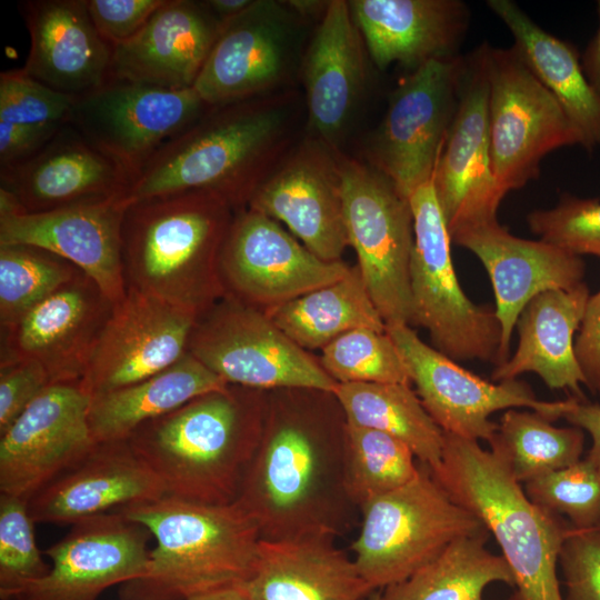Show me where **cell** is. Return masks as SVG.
<instances>
[{
  "label": "cell",
  "mask_w": 600,
  "mask_h": 600,
  "mask_svg": "<svg viewBox=\"0 0 600 600\" xmlns=\"http://www.w3.org/2000/svg\"><path fill=\"white\" fill-rule=\"evenodd\" d=\"M237 501L261 540L333 538L356 507L346 487V418L331 392L272 390Z\"/></svg>",
  "instance_id": "1"
},
{
  "label": "cell",
  "mask_w": 600,
  "mask_h": 600,
  "mask_svg": "<svg viewBox=\"0 0 600 600\" xmlns=\"http://www.w3.org/2000/svg\"><path fill=\"white\" fill-rule=\"evenodd\" d=\"M302 102L297 92L269 94L211 107L166 142L133 179L129 203L203 190L234 210L298 143Z\"/></svg>",
  "instance_id": "2"
},
{
  "label": "cell",
  "mask_w": 600,
  "mask_h": 600,
  "mask_svg": "<svg viewBox=\"0 0 600 600\" xmlns=\"http://www.w3.org/2000/svg\"><path fill=\"white\" fill-rule=\"evenodd\" d=\"M267 401L266 391L229 384L141 424L127 440L166 494L228 504L259 444Z\"/></svg>",
  "instance_id": "3"
},
{
  "label": "cell",
  "mask_w": 600,
  "mask_h": 600,
  "mask_svg": "<svg viewBox=\"0 0 600 600\" xmlns=\"http://www.w3.org/2000/svg\"><path fill=\"white\" fill-rule=\"evenodd\" d=\"M234 212L203 190L130 203L122 224L127 287L199 317L226 296L219 263Z\"/></svg>",
  "instance_id": "4"
},
{
  "label": "cell",
  "mask_w": 600,
  "mask_h": 600,
  "mask_svg": "<svg viewBox=\"0 0 600 600\" xmlns=\"http://www.w3.org/2000/svg\"><path fill=\"white\" fill-rule=\"evenodd\" d=\"M156 540L146 573L121 584V600H187L242 584L261 542L238 502L207 504L164 494L118 510Z\"/></svg>",
  "instance_id": "5"
},
{
  "label": "cell",
  "mask_w": 600,
  "mask_h": 600,
  "mask_svg": "<svg viewBox=\"0 0 600 600\" xmlns=\"http://www.w3.org/2000/svg\"><path fill=\"white\" fill-rule=\"evenodd\" d=\"M443 434L441 461L430 471L494 537L514 580L510 600H564L557 568L571 524L534 504L497 453Z\"/></svg>",
  "instance_id": "6"
},
{
  "label": "cell",
  "mask_w": 600,
  "mask_h": 600,
  "mask_svg": "<svg viewBox=\"0 0 600 600\" xmlns=\"http://www.w3.org/2000/svg\"><path fill=\"white\" fill-rule=\"evenodd\" d=\"M361 511V529L351 549L358 571L373 591L408 579L459 538L489 534L422 463L411 482Z\"/></svg>",
  "instance_id": "7"
},
{
  "label": "cell",
  "mask_w": 600,
  "mask_h": 600,
  "mask_svg": "<svg viewBox=\"0 0 600 600\" xmlns=\"http://www.w3.org/2000/svg\"><path fill=\"white\" fill-rule=\"evenodd\" d=\"M414 242L410 262L412 326L428 330L432 347L453 361L502 364V328L494 308L463 292L451 259V239L432 180L409 197Z\"/></svg>",
  "instance_id": "8"
},
{
  "label": "cell",
  "mask_w": 600,
  "mask_h": 600,
  "mask_svg": "<svg viewBox=\"0 0 600 600\" xmlns=\"http://www.w3.org/2000/svg\"><path fill=\"white\" fill-rule=\"evenodd\" d=\"M480 47L489 84L492 173L506 197L539 177L548 153L582 140L559 101L513 47L487 42Z\"/></svg>",
  "instance_id": "9"
},
{
  "label": "cell",
  "mask_w": 600,
  "mask_h": 600,
  "mask_svg": "<svg viewBox=\"0 0 600 600\" xmlns=\"http://www.w3.org/2000/svg\"><path fill=\"white\" fill-rule=\"evenodd\" d=\"M349 246L386 328L412 326L410 262L414 242L409 200L370 164L338 154Z\"/></svg>",
  "instance_id": "10"
},
{
  "label": "cell",
  "mask_w": 600,
  "mask_h": 600,
  "mask_svg": "<svg viewBox=\"0 0 600 600\" xmlns=\"http://www.w3.org/2000/svg\"><path fill=\"white\" fill-rule=\"evenodd\" d=\"M188 352L228 384L331 393L338 386L263 311L229 296L197 318Z\"/></svg>",
  "instance_id": "11"
},
{
  "label": "cell",
  "mask_w": 600,
  "mask_h": 600,
  "mask_svg": "<svg viewBox=\"0 0 600 600\" xmlns=\"http://www.w3.org/2000/svg\"><path fill=\"white\" fill-rule=\"evenodd\" d=\"M467 68L461 56L432 60L403 78L392 91L384 117L372 134L367 157L409 200L432 180L453 121Z\"/></svg>",
  "instance_id": "12"
},
{
  "label": "cell",
  "mask_w": 600,
  "mask_h": 600,
  "mask_svg": "<svg viewBox=\"0 0 600 600\" xmlns=\"http://www.w3.org/2000/svg\"><path fill=\"white\" fill-rule=\"evenodd\" d=\"M210 108L193 88L111 80L76 98L67 122L119 166L132 183L166 142Z\"/></svg>",
  "instance_id": "13"
},
{
  "label": "cell",
  "mask_w": 600,
  "mask_h": 600,
  "mask_svg": "<svg viewBox=\"0 0 600 600\" xmlns=\"http://www.w3.org/2000/svg\"><path fill=\"white\" fill-rule=\"evenodd\" d=\"M386 331L407 367L421 403L444 433L489 442L498 428L489 419L493 412L529 408L553 422L563 418L577 399L539 400L524 381L493 383L468 371L424 343L410 326L387 327Z\"/></svg>",
  "instance_id": "14"
},
{
  "label": "cell",
  "mask_w": 600,
  "mask_h": 600,
  "mask_svg": "<svg viewBox=\"0 0 600 600\" xmlns=\"http://www.w3.org/2000/svg\"><path fill=\"white\" fill-rule=\"evenodd\" d=\"M226 296L261 311L342 279L351 268L314 256L278 222L236 210L220 254Z\"/></svg>",
  "instance_id": "15"
},
{
  "label": "cell",
  "mask_w": 600,
  "mask_h": 600,
  "mask_svg": "<svg viewBox=\"0 0 600 600\" xmlns=\"http://www.w3.org/2000/svg\"><path fill=\"white\" fill-rule=\"evenodd\" d=\"M300 20L284 1L254 0L221 23L193 89L210 107L280 91L291 72Z\"/></svg>",
  "instance_id": "16"
},
{
  "label": "cell",
  "mask_w": 600,
  "mask_h": 600,
  "mask_svg": "<svg viewBox=\"0 0 600 600\" xmlns=\"http://www.w3.org/2000/svg\"><path fill=\"white\" fill-rule=\"evenodd\" d=\"M150 532L118 510L72 524L43 551L49 572L0 591L1 600H97L108 588L142 577L149 563Z\"/></svg>",
  "instance_id": "17"
},
{
  "label": "cell",
  "mask_w": 600,
  "mask_h": 600,
  "mask_svg": "<svg viewBox=\"0 0 600 600\" xmlns=\"http://www.w3.org/2000/svg\"><path fill=\"white\" fill-rule=\"evenodd\" d=\"M80 382L49 384L0 436V493L29 500L97 444Z\"/></svg>",
  "instance_id": "18"
},
{
  "label": "cell",
  "mask_w": 600,
  "mask_h": 600,
  "mask_svg": "<svg viewBox=\"0 0 600 600\" xmlns=\"http://www.w3.org/2000/svg\"><path fill=\"white\" fill-rule=\"evenodd\" d=\"M339 150L298 142L262 181L247 208L283 222L318 258L334 262L349 246Z\"/></svg>",
  "instance_id": "19"
},
{
  "label": "cell",
  "mask_w": 600,
  "mask_h": 600,
  "mask_svg": "<svg viewBox=\"0 0 600 600\" xmlns=\"http://www.w3.org/2000/svg\"><path fill=\"white\" fill-rule=\"evenodd\" d=\"M198 316L127 287L114 303L80 381L91 397L118 390L171 367L188 353Z\"/></svg>",
  "instance_id": "20"
},
{
  "label": "cell",
  "mask_w": 600,
  "mask_h": 600,
  "mask_svg": "<svg viewBox=\"0 0 600 600\" xmlns=\"http://www.w3.org/2000/svg\"><path fill=\"white\" fill-rule=\"evenodd\" d=\"M488 102L479 47L467 58L458 108L432 176L450 237L460 229L498 220L504 198L492 173Z\"/></svg>",
  "instance_id": "21"
},
{
  "label": "cell",
  "mask_w": 600,
  "mask_h": 600,
  "mask_svg": "<svg viewBox=\"0 0 600 600\" xmlns=\"http://www.w3.org/2000/svg\"><path fill=\"white\" fill-rule=\"evenodd\" d=\"M114 302L80 271L28 311L0 329V362L32 359L51 383L80 382Z\"/></svg>",
  "instance_id": "22"
},
{
  "label": "cell",
  "mask_w": 600,
  "mask_h": 600,
  "mask_svg": "<svg viewBox=\"0 0 600 600\" xmlns=\"http://www.w3.org/2000/svg\"><path fill=\"white\" fill-rule=\"evenodd\" d=\"M130 178L66 122L30 159L0 169V211L40 213L124 197Z\"/></svg>",
  "instance_id": "23"
},
{
  "label": "cell",
  "mask_w": 600,
  "mask_h": 600,
  "mask_svg": "<svg viewBox=\"0 0 600 600\" xmlns=\"http://www.w3.org/2000/svg\"><path fill=\"white\" fill-rule=\"evenodd\" d=\"M124 197L40 213L0 211V246L49 250L92 278L112 302L127 291L122 263Z\"/></svg>",
  "instance_id": "24"
},
{
  "label": "cell",
  "mask_w": 600,
  "mask_h": 600,
  "mask_svg": "<svg viewBox=\"0 0 600 600\" xmlns=\"http://www.w3.org/2000/svg\"><path fill=\"white\" fill-rule=\"evenodd\" d=\"M450 239L474 253L489 273L502 328L504 362L510 358L511 336L526 304L543 291L569 290L583 282L586 264L580 256L540 239L516 237L498 220L460 229Z\"/></svg>",
  "instance_id": "25"
},
{
  "label": "cell",
  "mask_w": 600,
  "mask_h": 600,
  "mask_svg": "<svg viewBox=\"0 0 600 600\" xmlns=\"http://www.w3.org/2000/svg\"><path fill=\"white\" fill-rule=\"evenodd\" d=\"M19 9L30 36L28 76L74 98L112 80L113 47L94 27L87 0H28Z\"/></svg>",
  "instance_id": "26"
},
{
  "label": "cell",
  "mask_w": 600,
  "mask_h": 600,
  "mask_svg": "<svg viewBox=\"0 0 600 600\" xmlns=\"http://www.w3.org/2000/svg\"><path fill=\"white\" fill-rule=\"evenodd\" d=\"M164 488L128 440L97 442L77 464L28 500L32 520L74 524L159 499Z\"/></svg>",
  "instance_id": "27"
},
{
  "label": "cell",
  "mask_w": 600,
  "mask_h": 600,
  "mask_svg": "<svg viewBox=\"0 0 600 600\" xmlns=\"http://www.w3.org/2000/svg\"><path fill=\"white\" fill-rule=\"evenodd\" d=\"M363 38L348 1H329L302 61L307 124L331 149L351 120L367 79Z\"/></svg>",
  "instance_id": "28"
},
{
  "label": "cell",
  "mask_w": 600,
  "mask_h": 600,
  "mask_svg": "<svg viewBox=\"0 0 600 600\" xmlns=\"http://www.w3.org/2000/svg\"><path fill=\"white\" fill-rule=\"evenodd\" d=\"M220 28L204 1L166 0L133 38L113 47L112 80L193 88Z\"/></svg>",
  "instance_id": "29"
},
{
  "label": "cell",
  "mask_w": 600,
  "mask_h": 600,
  "mask_svg": "<svg viewBox=\"0 0 600 600\" xmlns=\"http://www.w3.org/2000/svg\"><path fill=\"white\" fill-rule=\"evenodd\" d=\"M353 20L374 64L411 72L432 60L458 57L470 22L461 0H353Z\"/></svg>",
  "instance_id": "30"
},
{
  "label": "cell",
  "mask_w": 600,
  "mask_h": 600,
  "mask_svg": "<svg viewBox=\"0 0 600 600\" xmlns=\"http://www.w3.org/2000/svg\"><path fill=\"white\" fill-rule=\"evenodd\" d=\"M240 588L248 600H366L373 592L328 537L261 540L253 572Z\"/></svg>",
  "instance_id": "31"
},
{
  "label": "cell",
  "mask_w": 600,
  "mask_h": 600,
  "mask_svg": "<svg viewBox=\"0 0 600 600\" xmlns=\"http://www.w3.org/2000/svg\"><path fill=\"white\" fill-rule=\"evenodd\" d=\"M589 297L584 281L569 290L553 289L534 296L516 324L518 348L504 363L494 367L492 380H513L522 373L534 372L548 388L568 390L572 397L586 401L573 334L579 330Z\"/></svg>",
  "instance_id": "32"
},
{
  "label": "cell",
  "mask_w": 600,
  "mask_h": 600,
  "mask_svg": "<svg viewBox=\"0 0 600 600\" xmlns=\"http://www.w3.org/2000/svg\"><path fill=\"white\" fill-rule=\"evenodd\" d=\"M487 6L513 36V48L554 96L581 136V146L600 147V97L584 76L576 48L539 27L511 0H488Z\"/></svg>",
  "instance_id": "33"
},
{
  "label": "cell",
  "mask_w": 600,
  "mask_h": 600,
  "mask_svg": "<svg viewBox=\"0 0 600 600\" xmlns=\"http://www.w3.org/2000/svg\"><path fill=\"white\" fill-rule=\"evenodd\" d=\"M229 386L189 352L166 370L91 398L89 424L96 442L127 440L141 424L193 398Z\"/></svg>",
  "instance_id": "34"
},
{
  "label": "cell",
  "mask_w": 600,
  "mask_h": 600,
  "mask_svg": "<svg viewBox=\"0 0 600 600\" xmlns=\"http://www.w3.org/2000/svg\"><path fill=\"white\" fill-rule=\"evenodd\" d=\"M263 312L304 350L322 349L359 328L386 331L357 266L342 279Z\"/></svg>",
  "instance_id": "35"
},
{
  "label": "cell",
  "mask_w": 600,
  "mask_h": 600,
  "mask_svg": "<svg viewBox=\"0 0 600 600\" xmlns=\"http://www.w3.org/2000/svg\"><path fill=\"white\" fill-rule=\"evenodd\" d=\"M346 422L406 442L429 469L442 458L444 434L418 394L403 383H339L333 391Z\"/></svg>",
  "instance_id": "36"
},
{
  "label": "cell",
  "mask_w": 600,
  "mask_h": 600,
  "mask_svg": "<svg viewBox=\"0 0 600 600\" xmlns=\"http://www.w3.org/2000/svg\"><path fill=\"white\" fill-rule=\"evenodd\" d=\"M488 534L462 537L408 579L389 586L382 600H483L494 582L514 584L502 556L486 548Z\"/></svg>",
  "instance_id": "37"
},
{
  "label": "cell",
  "mask_w": 600,
  "mask_h": 600,
  "mask_svg": "<svg viewBox=\"0 0 600 600\" xmlns=\"http://www.w3.org/2000/svg\"><path fill=\"white\" fill-rule=\"evenodd\" d=\"M489 444L514 479L524 484L579 461L584 432L574 426L554 427L536 411L509 409L502 414Z\"/></svg>",
  "instance_id": "38"
},
{
  "label": "cell",
  "mask_w": 600,
  "mask_h": 600,
  "mask_svg": "<svg viewBox=\"0 0 600 600\" xmlns=\"http://www.w3.org/2000/svg\"><path fill=\"white\" fill-rule=\"evenodd\" d=\"M417 460L402 440L346 422V487L356 507L411 482L420 471Z\"/></svg>",
  "instance_id": "39"
},
{
  "label": "cell",
  "mask_w": 600,
  "mask_h": 600,
  "mask_svg": "<svg viewBox=\"0 0 600 600\" xmlns=\"http://www.w3.org/2000/svg\"><path fill=\"white\" fill-rule=\"evenodd\" d=\"M80 271L67 259L40 247L0 246V329L17 323Z\"/></svg>",
  "instance_id": "40"
},
{
  "label": "cell",
  "mask_w": 600,
  "mask_h": 600,
  "mask_svg": "<svg viewBox=\"0 0 600 600\" xmlns=\"http://www.w3.org/2000/svg\"><path fill=\"white\" fill-rule=\"evenodd\" d=\"M321 350L319 363L338 384H411L407 367L387 331L350 330Z\"/></svg>",
  "instance_id": "41"
},
{
  "label": "cell",
  "mask_w": 600,
  "mask_h": 600,
  "mask_svg": "<svg viewBox=\"0 0 600 600\" xmlns=\"http://www.w3.org/2000/svg\"><path fill=\"white\" fill-rule=\"evenodd\" d=\"M528 498L576 529L600 527V472L580 459L524 483Z\"/></svg>",
  "instance_id": "42"
},
{
  "label": "cell",
  "mask_w": 600,
  "mask_h": 600,
  "mask_svg": "<svg viewBox=\"0 0 600 600\" xmlns=\"http://www.w3.org/2000/svg\"><path fill=\"white\" fill-rule=\"evenodd\" d=\"M33 524L28 500L0 493V591L49 572L36 543Z\"/></svg>",
  "instance_id": "43"
},
{
  "label": "cell",
  "mask_w": 600,
  "mask_h": 600,
  "mask_svg": "<svg viewBox=\"0 0 600 600\" xmlns=\"http://www.w3.org/2000/svg\"><path fill=\"white\" fill-rule=\"evenodd\" d=\"M527 222L540 240L580 257H600L599 199L563 194L553 208L531 211Z\"/></svg>",
  "instance_id": "44"
},
{
  "label": "cell",
  "mask_w": 600,
  "mask_h": 600,
  "mask_svg": "<svg viewBox=\"0 0 600 600\" xmlns=\"http://www.w3.org/2000/svg\"><path fill=\"white\" fill-rule=\"evenodd\" d=\"M74 100L31 78L22 68L0 74V121L24 126L64 123Z\"/></svg>",
  "instance_id": "45"
},
{
  "label": "cell",
  "mask_w": 600,
  "mask_h": 600,
  "mask_svg": "<svg viewBox=\"0 0 600 600\" xmlns=\"http://www.w3.org/2000/svg\"><path fill=\"white\" fill-rule=\"evenodd\" d=\"M564 600H600V527L571 526L559 553Z\"/></svg>",
  "instance_id": "46"
},
{
  "label": "cell",
  "mask_w": 600,
  "mask_h": 600,
  "mask_svg": "<svg viewBox=\"0 0 600 600\" xmlns=\"http://www.w3.org/2000/svg\"><path fill=\"white\" fill-rule=\"evenodd\" d=\"M49 384L46 369L36 360L0 362V436Z\"/></svg>",
  "instance_id": "47"
},
{
  "label": "cell",
  "mask_w": 600,
  "mask_h": 600,
  "mask_svg": "<svg viewBox=\"0 0 600 600\" xmlns=\"http://www.w3.org/2000/svg\"><path fill=\"white\" fill-rule=\"evenodd\" d=\"M166 0H87L100 36L112 47L133 38Z\"/></svg>",
  "instance_id": "48"
},
{
  "label": "cell",
  "mask_w": 600,
  "mask_h": 600,
  "mask_svg": "<svg viewBox=\"0 0 600 600\" xmlns=\"http://www.w3.org/2000/svg\"><path fill=\"white\" fill-rule=\"evenodd\" d=\"M574 356L584 386L600 396V291L590 296L574 341Z\"/></svg>",
  "instance_id": "49"
},
{
  "label": "cell",
  "mask_w": 600,
  "mask_h": 600,
  "mask_svg": "<svg viewBox=\"0 0 600 600\" xmlns=\"http://www.w3.org/2000/svg\"><path fill=\"white\" fill-rule=\"evenodd\" d=\"M64 123L24 126L0 121V169L33 157Z\"/></svg>",
  "instance_id": "50"
},
{
  "label": "cell",
  "mask_w": 600,
  "mask_h": 600,
  "mask_svg": "<svg viewBox=\"0 0 600 600\" xmlns=\"http://www.w3.org/2000/svg\"><path fill=\"white\" fill-rule=\"evenodd\" d=\"M563 419L590 434L592 444L584 459L600 472V404L576 399Z\"/></svg>",
  "instance_id": "51"
},
{
  "label": "cell",
  "mask_w": 600,
  "mask_h": 600,
  "mask_svg": "<svg viewBox=\"0 0 600 600\" xmlns=\"http://www.w3.org/2000/svg\"><path fill=\"white\" fill-rule=\"evenodd\" d=\"M597 7L599 27L584 51L581 64L589 83L600 97V0Z\"/></svg>",
  "instance_id": "52"
},
{
  "label": "cell",
  "mask_w": 600,
  "mask_h": 600,
  "mask_svg": "<svg viewBox=\"0 0 600 600\" xmlns=\"http://www.w3.org/2000/svg\"><path fill=\"white\" fill-rule=\"evenodd\" d=\"M204 2L214 17L223 23L246 11L254 0H208Z\"/></svg>",
  "instance_id": "53"
},
{
  "label": "cell",
  "mask_w": 600,
  "mask_h": 600,
  "mask_svg": "<svg viewBox=\"0 0 600 600\" xmlns=\"http://www.w3.org/2000/svg\"><path fill=\"white\" fill-rule=\"evenodd\" d=\"M286 4L303 20L313 17L318 13L323 16L329 4V1L316 0H289Z\"/></svg>",
  "instance_id": "54"
},
{
  "label": "cell",
  "mask_w": 600,
  "mask_h": 600,
  "mask_svg": "<svg viewBox=\"0 0 600 600\" xmlns=\"http://www.w3.org/2000/svg\"><path fill=\"white\" fill-rule=\"evenodd\" d=\"M187 600H248L240 586L208 591Z\"/></svg>",
  "instance_id": "55"
},
{
  "label": "cell",
  "mask_w": 600,
  "mask_h": 600,
  "mask_svg": "<svg viewBox=\"0 0 600 600\" xmlns=\"http://www.w3.org/2000/svg\"><path fill=\"white\" fill-rule=\"evenodd\" d=\"M366 600H382L381 599V593H377V592H372L368 596V598Z\"/></svg>",
  "instance_id": "56"
}]
</instances>
